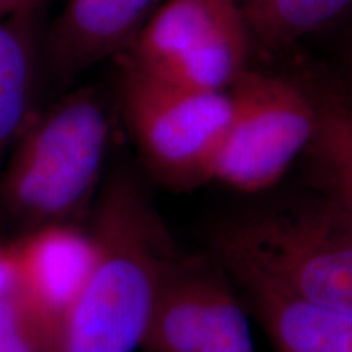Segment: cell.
Returning a JSON list of instances; mask_svg holds the SVG:
<instances>
[{"mask_svg": "<svg viewBox=\"0 0 352 352\" xmlns=\"http://www.w3.org/2000/svg\"><path fill=\"white\" fill-rule=\"evenodd\" d=\"M3 16H6V15H3V10H2V7H0V19H3Z\"/></svg>", "mask_w": 352, "mask_h": 352, "instance_id": "ac0fdd59", "label": "cell"}, {"mask_svg": "<svg viewBox=\"0 0 352 352\" xmlns=\"http://www.w3.org/2000/svg\"><path fill=\"white\" fill-rule=\"evenodd\" d=\"M39 59L33 10L0 19V168L36 114Z\"/></svg>", "mask_w": 352, "mask_h": 352, "instance_id": "8fae6325", "label": "cell"}, {"mask_svg": "<svg viewBox=\"0 0 352 352\" xmlns=\"http://www.w3.org/2000/svg\"><path fill=\"white\" fill-rule=\"evenodd\" d=\"M8 245L16 290L57 336L94 263L90 232L77 223H50L20 233Z\"/></svg>", "mask_w": 352, "mask_h": 352, "instance_id": "ba28073f", "label": "cell"}, {"mask_svg": "<svg viewBox=\"0 0 352 352\" xmlns=\"http://www.w3.org/2000/svg\"><path fill=\"white\" fill-rule=\"evenodd\" d=\"M276 352H352V315L240 285Z\"/></svg>", "mask_w": 352, "mask_h": 352, "instance_id": "30bf717a", "label": "cell"}, {"mask_svg": "<svg viewBox=\"0 0 352 352\" xmlns=\"http://www.w3.org/2000/svg\"><path fill=\"white\" fill-rule=\"evenodd\" d=\"M16 292V271L8 243L0 241V302Z\"/></svg>", "mask_w": 352, "mask_h": 352, "instance_id": "9a60e30c", "label": "cell"}, {"mask_svg": "<svg viewBox=\"0 0 352 352\" xmlns=\"http://www.w3.org/2000/svg\"><path fill=\"white\" fill-rule=\"evenodd\" d=\"M56 333L19 290L0 302V352H54Z\"/></svg>", "mask_w": 352, "mask_h": 352, "instance_id": "5bb4252c", "label": "cell"}, {"mask_svg": "<svg viewBox=\"0 0 352 352\" xmlns=\"http://www.w3.org/2000/svg\"><path fill=\"white\" fill-rule=\"evenodd\" d=\"M88 232L94 263L60 323L54 352H138L178 254L144 188L126 168L101 184Z\"/></svg>", "mask_w": 352, "mask_h": 352, "instance_id": "6da1fadb", "label": "cell"}, {"mask_svg": "<svg viewBox=\"0 0 352 352\" xmlns=\"http://www.w3.org/2000/svg\"><path fill=\"white\" fill-rule=\"evenodd\" d=\"M318 108L315 138L308 147L316 188L352 217V104L336 83L307 78Z\"/></svg>", "mask_w": 352, "mask_h": 352, "instance_id": "7c38bea8", "label": "cell"}, {"mask_svg": "<svg viewBox=\"0 0 352 352\" xmlns=\"http://www.w3.org/2000/svg\"><path fill=\"white\" fill-rule=\"evenodd\" d=\"M351 23V34H349V44H347V52H346V82L340 85L347 96V100L352 104V19L349 20Z\"/></svg>", "mask_w": 352, "mask_h": 352, "instance_id": "2e32d148", "label": "cell"}, {"mask_svg": "<svg viewBox=\"0 0 352 352\" xmlns=\"http://www.w3.org/2000/svg\"><path fill=\"white\" fill-rule=\"evenodd\" d=\"M118 104L140 160L158 183L171 189L208 183L232 116L230 90H192L122 59Z\"/></svg>", "mask_w": 352, "mask_h": 352, "instance_id": "277c9868", "label": "cell"}, {"mask_svg": "<svg viewBox=\"0 0 352 352\" xmlns=\"http://www.w3.org/2000/svg\"><path fill=\"white\" fill-rule=\"evenodd\" d=\"M212 258L236 285L352 315V217L323 192L227 223Z\"/></svg>", "mask_w": 352, "mask_h": 352, "instance_id": "7a4b0ae2", "label": "cell"}, {"mask_svg": "<svg viewBox=\"0 0 352 352\" xmlns=\"http://www.w3.org/2000/svg\"><path fill=\"white\" fill-rule=\"evenodd\" d=\"M111 116L96 88L34 114L0 168V219L20 233L76 223L104 182Z\"/></svg>", "mask_w": 352, "mask_h": 352, "instance_id": "3957f363", "label": "cell"}, {"mask_svg": "<svg viewBox=\"0 0 352 352\" xmlns=\"http://www.w3.org/2000/svg\"><path fill=\"white\" fill-rule=\"evenodd\" d=\"M176 256L166 271L145 352H254L246 311L215 261Z\"/></svg>", "mask_w": 352, "mask_h": 352, "instance_id": "52a82bcc", "label": "cell"}, {"mask_svg": "<svg viewBox=\"0 0 352 352\" xmlns=\"http://www.w3.org/2000/svg\"><path fill=\"white\" fill-rule=\"evenodd\" d=\"M250 36L236 0H164L122 59L201 91H228L248 70Z\"/></svg>", "mask_w": 352, "mask_h": 352, "instance_id": "8992f818", "label": "cell"}, {"mask_svg": "<svg viewBox=\"0 0 352 352\" xmlns=\"http://www.w3.org/2000/svg\"><path fill=\"white\" fill-rule=\"evenodd\" d=\"M36 0H0L3 15H13V13H21L26 10H33Z\"/></svg>", "mask_w": 352, "mask_h": 352, "instance_id": "e0dca14e", "label": "cell"}, {"mask_svg": "<svg viewBox=\"0 0 352 352\" xmlns=\"http://www.w3.org/2000/svg\"><path fill=\"white\" fill-rule=\"evenodd\" d=\"M230 95L232 116L209 165L208 183L243 192L270 189L315 138L314 91L308 80L246 70Z\"/></svg>", "mask_w": 352, "mask_h": 352, "instance_id": "5b68a950", "label": "cell"}, {"mask_svg": "<svg viewBox=\"0 0 352 352\" xmlns=\"http://www.w3.org/2000/svg\"><path fill=\"white\" fill-rule=\"evenodd\" d=\"M252 41L271 51L352 19V0H236Z\"/></svg>", "mask_w": 352, "mask_h": 352, "instance_id": "4fadbf2b", "label": "cell"}, {"mask_svg": "<svg viewBox=\"0 0 352 352\" xmlns=\"http://www.w3.org/2000/svg\"><path fill=\"white\" fill-rule=\"evenodd\" d=\"M164 0H67L43 47L54 77L77 76L126 52Z\"/></svg>", "mask_w": 352, "mask_h": 352, "instance_id": "9c48e42d", "label": "cell"}]
</instances>
